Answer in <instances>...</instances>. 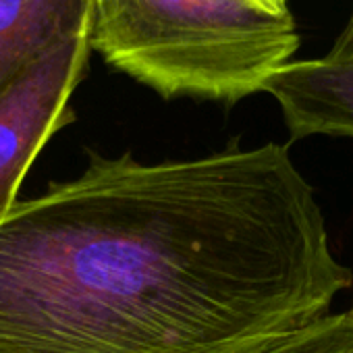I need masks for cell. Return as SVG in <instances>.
Segmentation results:
<instances>
[{
    "mask_svg": "<svg viewBox=\"0 0 353 353\" xmlns=\"http://www.w3.org/2000/svg\"><path fill=\"white\" fill-rule=\"evenodd\" d=\"M88 158L0 221V353H254L353 285L287 145Z\"/></svg>",
    "mask_w": 353,
    "mask_h": 353,
    "instance_id": "cell-1",
    "label": "cell"
},
{
    "mask_svg": "<svg viewBox=\"0 0 353 353\" xmlns=\"http://www.w3.org/2000/svg\"><path fill=\"white\" fill-rule=\"evenodd\" d=\"M92 50L158 96L235 104L293 61V15L256 0H94Z\"/></svg>",
    "mask_w": 353,
    "mask_h": 353,
    "instance_id": "cell-2",
    "label": "cell"
},
{
    "mask_svg": "<svg viewBox=\"0 0 353 353\" xmlns=\"http://www.w3.org/2000/svg\"><path fill=\"white\" fill-rule=\"evenodd\" d=\"M90 36L67 40L34 63L0 94V221L44 143L75 119L69 100L85 75Z\"/></svg>",
    "mask_w": 353,
    "mask_h": 353,
    "instance_id": "cell-3",
    "label": "cell"
},
{
    "mask_svg": "<svg viewBox=\"0 0 353 353\" xmlns=\"http://www.w3.org/2000/svg\"><path fill=\"white\" fill-rule=\"evenodd\" d=\"M281 106L293 139L353 137V59L291 61L264 85Z\"/></svg>",
    "mask_w": 353,
    "mask_h": 353,
    "instance_id": "cell-4",
    "label": "cell"
},
{
    "mask_svg": "<svg viewBox=\"0 0 353 353\" xmlns=\"http://www.w3.org/2000/svg\"><path fill=\"white\" fill-rule=\"evenodd\" d=\"M94 0H0V94L59 44L92 36Z\"/></svg>",
    "mask_w": 353,
    "mask_h": 353,
    "instance_id": "cell-5",
    "label": "cell"
},
{
    "mask_svg": "<svg viewBox=\"0 0 353 353\" xmlns=\"http://www.w3.org/2000/svg\"><path fill=\"white\" fill-rule=\"evenodd\" d=\"M254 353H353V310L310 320Z\"/></svg>",
    "mask_w": 353,
    "mask_h": 353,
    "instance_id": "cell-6",
    "label": "cell"
},
{
    "mask_svg": "<svg viewBox=\"0 0 353 353\" xmlns=\"http://www.w3.org/2000/svg\"><path fill=\"white\" fill-rule=\"evenodd\" d=\"M326 57H330V59H353V7H351V15L345 23L341 36L334 40V44Z\"/></svg>",
    "mask_w": 353,
    "mask_h": 353,
    "instance_id": "cell-7",
    "label": "cell"
},
{
    "mask_svg": "<svg viewBox=\"0 0 353 353\" xmlns=\"http://www.w3.org/2000/svg\"><path fill=\"white\" fill-rule=\"evenodd\" d=\"M262 7L270 9V11H276V13H287L289 11V0H256Z\"/></svg>",
    "mask_w": 353,
    "mask_h": 353,
    "instance_id": "cell-8",
    "label": "cell"
},
{
    "mask_svg": "<svg viewBox=\"0 0 353 353\" xmlns=\"http://www.w3.org/2000/svg\"><path fill=\"white\" fill-rule=\"evenodd\" d=\"M351 310H353V305H351Z\"/></svg>",
    "mask_w": 353,
    "mask_h": 353,
    "instance_id": "cell-9",
    "label": "cell"
}]
</instances>
